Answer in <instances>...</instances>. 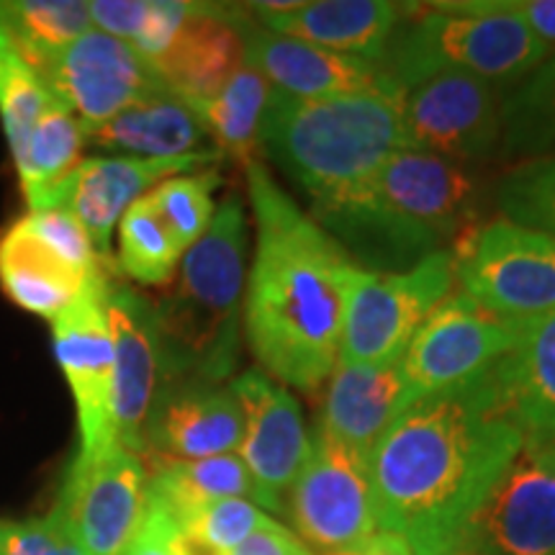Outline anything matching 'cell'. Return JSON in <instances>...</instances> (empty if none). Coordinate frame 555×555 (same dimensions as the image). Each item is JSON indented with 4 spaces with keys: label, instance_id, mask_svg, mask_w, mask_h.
<instances>
[{
    "label": "cell",
    "instance_id": "cell-13",
    "mask_svg": "<svg viewBox=\"0 0 555 555\" xmlns=\"http://www.w3.org/2000/svg\"><path fill=\"white\" fill-rule=\"evenodd\" d=\"M463 555H555V440L525 442L470 519Z\"/></svg>",
    "mask_w": 555,
    "mask_h": 555
},
{
    "label": "cell",
    "instance_id": "cell-15",
    "mask_svg": "<svg viewBox=\"0 0 555 555\" xmlns=\"http://www.w3.org/2000/svg\"><path fill=\"white\" fill-rule=\"evenodd\" d=\"M147 483L142 457L114 446L93 457H75L54 506L82 553L119 555L144 515Z\"/></svg>",
    "mask_w": 555,
    "mask_h": 555
},
{
    "label": "cell",
    "instance_id": "cell-8",
    "mask_svg": "<svg viewBox=\"0 0 555 555\" xmlns=\"http://www.w3.org/2000/svg\"><path fill=\"white\" fill-rule=\"evenodd\" d=\"M288 504L307 545L324 555L363 547L378 532L371 455L317 425L309 461L291 486Z\"/></svg>",
    "mask_w": 555,
    "mask_h": 555
},
{
    "label": "cell",
    "instance_id": "cell-44",
    "mask_svg": "<svg viewBox=\"0 0 555 555\" xmlns=\"http://www.w3.org/2000/svg\"><path fill=\"white\" fill-rule=\"evenodd\" d=\"M0 555H3V522H0Z\"/></svg>",
    "mask_w": 555,
    "mask_h": 555
},
{
    "label": "cell",
    "instance_id": "cell-16",
    "mask_svg": "<svg viewBox=\"0 0 555 555\" xmlns=\"http://www.w3.org/2000/svg\"><path fill=\"white\" fill-rule=\"evenodd\" d=\"M39 75L86 129L101 127L137 101L168 90L134 47L99 29L54 54Z\"/></svg>",
    "mask_w": 555,
    "mask_h": 555
},
{
    "label": "cell",
    "instance_id": "cell-20",
    "mask_svg": "<svg viewBox=\"0 0 555 555\" xmlns=\"http://www.w3.org/2000/svg\"><path fill=\"white\" fill-rule=\"evenodd\" d=\"M247 13L258 18L262 29L363 60L378 69L406 16L404 5L388 0H317L296 3L291 11H268L253 3Z\"/></svg>",
    "mask_w": 555,
    "mask_h": 555
},
{
    "label": "cell",
    "instance_id": "cell-24",
    "mask_svg": "<svg viewBox=\"0 0 555 555\" xmlns=\"http://www.w3.org/2000/svg\"><path fill=\"white\" fill-rule=\"evenodd\" d=\"M95 273L86 275L60 260L31 232L26 217L13 221L0 237V288L13 304L37 317L54 319L65 311Z\"/></svg>",
    "mask_w": 555,
    "mask_h": 555
},
{
    "label": "cell",
    "instance_id": "cell-35",
    "mask_svg": "<svg viewBox=\"0 0 555 555\" xmlns=\"http://www.w3.org/2000/svg\"><path fill=\"white\" fill-rule=\"evenodd\" d=\"M266 519V512L249 499H219V502L204 506L178 530L227 555L240 543H245Z\"/></svg>",
    "mask_w": 555,
    "mask_h": 555
},
{
    "label": "cell",
    "instance_id": "cell-27",
    "mask_svg": "<svg viewBox=\"0 0 555 555\" xmlns=\"http://www.w3.org/2000/svg\"><path fill=\"white\" fill-rule=\"evenodd\" d=\"M270 90L273 88L268 86V80L245 62L217 95L189 106L221 155L247 163L260 147V124Z\"/></svg>",
    "mask_w": 555,
    "mask_h": 555
},
{
    "label": "cell",
    "instance_id": "cell-40",
    "mask_svg": "<svg viewBox=\"0 0 555 555\" xmlns=\"http://www.w3.org/2000/svg\"><path fill=\"white\" fill-rule=\"evenodd\" d=\"M150 0H93L88 3L90 24L108 37L129 41L142 29Z\"/></svg>",
    "mask_w": 555,
    "mask_h": 555
},
{
    "label": "cell",
    "instance_id": "cell-19",
    "mask_svg": "<svg viewBox=\"0 0 555 555\" xmlns=\"http://www.w3.org/2000/svg\"><path fill=\"white\" fill-rule=\"evenodd\" d=\"M242 41L247 65L258 69L270 88L294 99L317 101L399 88L376 65L322 50L309 41L281 37L253 24L249 13L242 24Z\"/></svg>",
    "mask_w": 555,
    "mask_h": 555
},
{
    "label": "cell",
    "instance_id": "cell-32",
    "mask_svg": "<svg viewBox=\"0 0 555 555\" xmlns=\"http://www.w3.org/2000/svg\"><path fill=\"white\" fill-rule=\"evenodd\" d=\"M86 127L65 103L54 99L39 116L31 131L26 163L18 170L24 183V196H31L47 185L57 183L82 159L86 147Z\"/></svg>",
    "mask_w": 555,
    "mask_h": 555
},
{
    "label": "cell",
    "instance_id": "cell-12",
    "mask_svg": "<svg viewBox=\"0 0 555 555\" xmlns=\"http://www.w3.org/2000/svg\"><path fill=\"white\" fill-rule=\"evenodd\" d=\"M401 124L409 150L481 163L502 152V90L470 75H435L401 93Z\"/></svg>",
    "mask_w": 555,
    "mask_h": 555
},
{
    "label": "cell",
    "instance_id": "cell-26",
    "mask_svg": "<svg viewBox=\"0 0 555 555\" xmlns=\"http://www.w3.org/2000/svg\"><path fill=\"white\" fill-rule=\"evenodd\" d=\"M152 466L155 476L147 483V499L163 506L178 527L219 499L255 502V483L237 453L204 461H152Z\"/></svg>",
    "mask_w": 555,
    "mask_h": 555
},
{
    "label": "cell",
    "instance_id": "cell-41",
    "mask_svg": "<svg viewBox=\"0 0 555 555\" xmlns=\"http://www.w3.org/2000/svg\"><path fill=\"white\" fill-rule=\"evenodd\" d=\"M227 555H314L301 538H296L288 527L266 519L258 530Z\"/></svg>",
    "mask_w": 555,
    "mask_h": 555
},
{
    "label": "cell",
    "instance_id": "cell-36",
    "mask_svg": "<svg viewBox=\"0 0 555 555\" xmlns=\"http://www.w3.org/2000/svg\"><path fill=\"white\" fill-rule=\"evenodd\" d=\"M31 232L44 242L47 247L65 260L69 268L80 270V273H95L103 268L99 255H95L93 242H90L88 232L75 217L67 211H29L26 214Z\"/></svg>",
    "mask_w": 555,
    "mask_h": 555
},
{
    "label": "cell",
    "instance_id": "cell-33",
    "mask_svg": "<svg viewBox=\"0 0 555 555\" xmlns=\"http://www.w3.org/2000/svg\"><path fill=\"white\" fill-rule=\"evenodd\" d=\"M221 185V176L217 170H196L172 176L155 185L147 193L152 208L163 221L176 245L189 249L204 237V232L211 224L214 211V191Z\"/></svg>",
    "mask_w": 555,
    "mask_h": 555
},
{
    "label": "cell",
    "instance_id": "cell-18",
    "mask_svg": "<svg viewBox=\"0 0 555 555\" xmlns=\"http://www.w3.org/2000/svg\"><path fill=\"white\" fill-rule=\"evenodd\" d=\"M106 314L114 343V429L116 442L144 455V425L163 380L155 301L108 275Z\"/></svg>",
    "mask_w": 555,
    "mask_h": 555
},
{
    "label": "cell",
    "instance_id": "cell-17",
    "mask_svg": "<svg viewBox=\"0 0 555 555\" xmlns=\"http://www.w3.org/2000/svg\"><path fill=\"white\" fill-rule=\"evenodd\" d=\"M245 416L229 384L163 378L144 425V457L204 461L237 453Z\"/></svg>",
    "mask_w": 555,
    "mask_h": 555
},
{
    "label": "cell",
    "instance_id": "cell-28",
    "mask_svg": "<svg viewBox=\"0 0 555 555\" xmlns=\"http://www.w3.org/2000/svg\"><path fill=\"white\" fill-rule=\"evenodd\" d=\"M502 155L555 157V52L502 95Z\"/></svg>",
    "mask_w": 555,
    "mask_h": 555
},
{
    "label": "cell",
    "instance_id": "cell-11",
    "mask_svg": "<svg viewBox=\"0 0 555 555\" xmlns=\"http://www.w3.org/2000/svg\"><path fill=\"white\" fill-rule=\"evenodd\" d=\"M108 273L99 270L65 311L52 319L54 356L78 409V457L119 446L114 429V343L106 314Z\"/></svg>",
    "mask_w": 555,
    "mask_h": 555
},
{
    "label": "cell",
    "instance_id": "cell-42",
    "mask_svg": "<svg viewBox=\"0 0 555 555\" xmlns=\"http://www.w3.org/2000/svg\"><path fill=\"white\" fill-rule=\"evenodd\" d=\"M515 16L543 41L547 50H555V0H506Z\"/></svg>",
    "mask_w": 555,
    "mask_h": 555
},
{
    "label": "cell",
    "instance_id": "cell-5",
    "mask_svg": "<svg viewBox=\"0 0 555 555\" xmlns=\"http://www.w3.org/2000/svg\"><path fill=\"white\" fill-rule=\"evenodd\" d=\"M547 57L551 50L512 13L506 0H468L406 11L380 73L401 90L446 73L509 90Z\"/></svg>",
    "mask_w": 555,
    "mask_h": 555
},
{
    "label": "cell",
    "instance_id": "cell-2",
    "mask_svg": "<svg viewBox=\"0 0 555 555\" xmlns=\"http://www.w3.org/2000/svg\"><path fill=\"white\" fill-rule=\"evenodd\" d=\"M245 176L255 255L242 330L270 378L314 393L339 360L347 288L358 266L283 191L262 159H247Z\"/></svg>",
    "mask_w": 555,
    "mask_h": 555
},
{
    "label": "cell",
    "instance_id": "cell-22",
    "mask_svg": "<svg viewBox=\"0 0 555 555\" xmlns=\"http://www.w3.org/2000/svg\"><path fill=\"white\" fill-rule=\"evenodd\" d=\"M406 409L401 363H337L327 378V397L319 427L360 453L371 455L393 420Z\"/></svg>",
    "mask_w": 555,
    "mask_h": 555
},
{
    "label": "cell",
    "instance_id": "cell-30",
    "mask_svg": "<svg viewBox=\"0 0 555 555\" xmlns=\"http://www.w3.org/2000/svg\"><path fill=\"white\" fill-rule=\"evenodd\" d=\"M52 101L54 95L41 75L18 52L9 34L0 29V121L16 170L24 168L31 131Z\"/></svg>",
    "mask_w": 555,
    "mask_h": 555
},
{
    "label": "cell",
    "instance_id": "cell-3",
    "mask_svg": "<svg viewBox=\"0 0 555 555\" xmlns=\"http://www.w3.org/2000/svg\"><path fill=\"white\" fill-rule=\"evenodd\" d=\"M401 88L335 99H294L270 90L260 147L301 191L314 219L376 176L393 152L409 150Z\"/></svg>",
    "mask_w": 555,
    "mask_h": 555
},
{
    "label": "cell",
    "instance_id": "cell-38",
    "mask_svg": "<svg viewBox=\"0 0 555 555\" xmlns=\"http://www.w3.org/2000/svg\"><path fill=\"white\" fill-rule=\"evenodd\" d=\"M191 11L193 3H180V0H150L147 16L142 21V29H139V34L129 41V44L134 47L152 67L170 50V44L176 41L178 31L183 29Z\"/></svg>",
    "mask_w": 555,
    "mask_h": 555
},
{
    "label": "cell",
    "instance_id": "cell-23",
    "mask_svg": "<svg viewBox=\"0 0 555 555\" xmlns=\"http://www.w3.org/2000/svg\"><path fill=\"white\" fill-rule=\"evenodd\" d=\"M86 142L108 155L144 159H176L217 150L193 108L170 90L152 93L101 127L86 129Z\"/></svg>",
    "mask_w": 555,
    "mask_h": 555
},
{
    "label": "cell",
    "instance_id": "cell-43",
    "mask_svg": "<svg viewBox=\"0 0 555 555\" xmlns=\"http://www.w3.org/2000/svg\"><path fill=\"white\" fill-rule=\"evenodd\" d=\"M363 555H412V551H409V545L399 535L376 532V535L363 545Z\"/></svg>",
    "mask_w": 555,
    "mask_h": 555
},
{
    "label": "cell",
    "instance_id": "cell-37",
    "mask_svg": "<svg viewBox=\"0 0 555 555\" xmlns=\"http://www.w3.org/2000/svg\"><path fill=\"white\" fill-rule=\"evenodd\" d=\"M3 555H86L65 515L54 506L47 517L3 522Z\"/></svg>",
    "mask_w": 555,
    "mask_h": 555
},
{
    "label": "cell",
    "instance_id": "cell-1",
    "mask_svg": "<svg viewBox=\"0 0 555 555\" xmlns=\"http://www.w3.org/2000/svg\"><path fill=\"white\" fill-rule=\"evenodd\" d=\"M525 442L496 365L409 404L371 453L378 532L412 555H463L470 519Z\"/></svg>",
    "mask_w": 555,
    "mask_h": 555
},
{
    "label": "cell",
    "instance_id": "cell-31",
    "mask_svg": "<svg viewBox=\"0 0 555 555\" xmlns=\"http://www.w3.org/2000/svg\"><path fill=\"white\" fill-rule=\"evenodd\" d=\"M183 249L152 208L150 198H139L119 221V258L116 266L142 286H165L176 275Z\"/></svg>",
    "mask_w": 555,
    "mask_h": 555
},
{
    "label": "cell",
    "instance_id": "cell-10",
    "mask_svg": "<svg viewBox=\"0 0 555 555\" xmlns=\"http://www.w3.org/2000/svg\"><path fill=\"white\" fill-rule=\"evenodd\" d=\"M221 152H201L176 159H144L121 155L82 157L65 178L26 196L29 211H67L88 232L103 266L111 260V240L131 204L144 198L152 185L183 172L219 163Z\"/></svg>",
    "mask_w": 555,
    "mask_h": 555
},
{
    "label": "cell",
    "instance_id": "cell-25",
    "mask_svg": "<svg viewBox=\"0 0 555 555\" xmlns=\"http://www.w3.org/2000/svg\"><path fill=\"white\" fill-rule=\"evenodd\" d=\"M496 378L525 440H555V311L525 324L515 350L496 363Z\"/></svg>",
    "mask_w": 555,
    "mask_h": 555
},
{
    "label": "cell",
    "instance_id": "cell-14",
    "mask_svg": "<svg viewBox=\"0 0 555 555\" xmlns=\"http://www.w3.org/2000/svg\"><path fill=\"white\" fill-rule=\"evenodd\" d=\"M245 416L237 455L255 483V504L281 512L311 453L301 404L262 367L229 380Z\"/></svg>",
    "mask_w": 555,
    "mask_h": 555
},
{
    "label": "cell",
    "instance_id": "cell-21",
    "mask_svg": "<svg viewBox=\"0 0 555 555\" xmlns=\"http://www.w3.org/2000/svg\"><path fill=\"white\" fill-rule=\"evenodd\" d=\"M245 18L247 11H240L237 5L193 3L191 16L170 50L152 65L163 86L185 103L217 95L245 65Z\"/></svg>",
    "mask_w": 555,
    "mask_h": 555
},
{
    "label": "cell",
    "instance_id": "cell-7",
    "mask_svg": "<svg viewBox=\"0 0 555 555\" xmlns=\"http://www.w3.org/2000/svg\"><path fill=\"white\" fill-rule=\"evenodd\" d=\"M450 249L455 281L483 309L522 327L555 311V240L499 217Z\"/></svg>",
    "mask_w": 555,
    "mask_h": 555
},
{
    "label": "cell",
    "instance_id": "cell-39",
    "mask_svg": "<svg viewBox=\"0 0 555 555\" xmlns=\"http://www.w3.org/2000/svg\"><path fill=\"white\" fill-rule=\"evenodd\" d=\"M119 555H180L178 525L172 522V517L163 506L147 499L134 535H131Z\"/></svg>",
    "mask_w": 555,
    "mask_h": 555
},
{
    "label": "cell",
    "instance_id": "cell-6",
    "mask_svg": "<svg viewBox=\"0 0 555 555\" xmlns=\"http://www.w3.org/2000/svg\"><path fill=\"white\" fill-rule=\"evenodd\" d=\"M453 249H437L414 268L371 273L358 268L347 288L337 363H401L427 317L453 294Z\"/></svg>",
    "mask_w": 555,
    "mask_h": 555
},
{
    "label": "cell",
    "instance_id": "cell-29",
    "mask_svg": "<svg viewBox=\"0 0 555 555\" xmlns=\"http://www.w3.org/2000/svg\"><path fill=\"white\" fill-rule=\"evenodd\" d=\"M0 29L37 69L93 29L88 3L80 0H13L0 3Z\"/></svg>",
    "mask_w": 555,
    "mask_h": 555
},
{
    "label": "cell",
    "instance_id": "cell-9",
    "mask_svg": "<svg viewBox=\"0 0 555 555\" xmlns=\"http://www.w3.org/2000/svg\"><path fill=\"white\" fill-rule=\"evenodd\" d=\"M519 335L522 324L506 322L466 294H450L401 358L406 406L481 378L515 350Z\"/></svg>",
    "mask_w": 555,
    "mask_h": 555
},
{
    "label": "cell",
    "instance_id": "cell-34",
    "mask_svg": "<svg viewBox=\"0 0 555 555\" xmlns=\"http://www.w3.org/2000/svg\"><path fill=\"white\" fill-rule=\"evenodd\" d=\"M502 219L555 240V157L525 159L496 183Z\"/></svg>",
    "mask_w": 555,
    "mask_h": 555
},
{
    "label": "cell",
    "instance_id": "cell-4",
    "mask_svg": "<svg viewBox=\"0 0 555 555\" xmlns=\"http://www.w3.org/2000/svg\"><path fill=\"white\" fill-rule=\"evenodd\" d=\"M247 247L245 204L227 193L204 237L180 258L176 286L155 301L163 378H232L242 347Z\"/></svg>",
    "mask_w": 555,
    "mask_h": 555
}]
</instances>
